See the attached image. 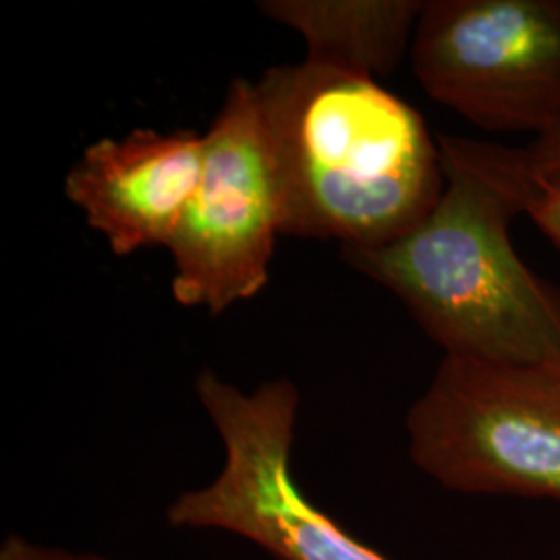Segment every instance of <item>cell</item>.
Wrapping results in <instances>:
<instances>
[{
  "mask_svg": "<svg viewBox=\"0 0 560 560\" xmlns=\"http://www.w3.org/2000/svg\"><path fill=\"white\" fill-rule=\"evenodd\" d=\"M444 194L405 237L342 247L345 261L395 293L444 358L560 374V287L513 247L523 214L511 148L441 136Z\"/></svg>",
  "mask_w": 560,
  "mask_h": 560,
  "instance_id": "1",
  "label": "cell"
},
{
  "mask_svg": "<svg viewBox=\"0 0 560 560\" xmlns=\"http://www.w3.org/2000/svg\"><path fill=\"white\" fill-rule=\"evenodd\" d=\"M282 191V235L381 247L444 194L439 141L381 81L303 59L256 81Z\"/></svg>",
  "mask_w": 560,
  "mask_h": 560,
  "instance_id": "2",
  "label": "cell"
},
{
  "mask_svg": "<svg viewBox=\"0 0 560 560\" xmlns=\"http://www.w3.org/2000/svg\"><path fill=\"white\" fill-rule=\"evenodd\" d=\"M196 395L221 439V471L166 506L173 529L221 532L275 560H393L355 538L301 490L293 444L301 395L289 378L243 390L212 368Z\"/></svg>",
  "mask_w": 560,
  "mask_h": 560,
  "instance_id": "3",
  "label": "cell"
},
{
  "mask_svg": "<svg viewBox=\"0 0 560 560\" xmlns=\"http://www.w3.org/2000/svg\"><path fill=\"white\" fill-rule=\"evenodd\" d=\"M409 459L465 497L560 502V374L442 358L405 418Z\"/></svg>",
  "mask_w": 560,
  "mask_h": 560,
  "instance_id": "4",
  "label": "cell"
},
{
  "mask_svg": "<svg viewBox=\"0 0 560 560\" xmlns=\"http://www.w3.org/2000/svg\"><path fill=\"white\" fill-rule=\"evenodd\" d=\"M282 235V191L256 81L235 78L203 136L194 200L166 249L173 300L221 316L260 295Z\"/></svg>",
  "mask_w": 560,
  "mask_h": 560,
  "instance_id": "5",
  "label": "cell"
},
{
  "mask_svg": "<svg viewBox=\"0 0 560 560\" xmlns=\"http://www.w3.org/2000/svg\"><path fill=\"white\" fill-rule=\"evenodd\" d=\"M409 57L423 92L483 131L560 120V0H425Z\"/></svg>",
  "mask_w": 560,
  "mask_h": 560,
  "instance_id": "6",
  "label": "cell"
},
{
  "mask_svg": "<svg viewBox=\"0 0 560 560\" xmlns=\"http://www.w3.org/2000/svg\"><path fill=\"white\" fill-rule=\"evenodd\" d=\"M203 166V136L150 127L90 143L65 177V196L80 208L119 258L166 247L194 200Z\"/></svg>",
  "mask_w": 560,
  "mask_h": 560,
  "instance_id": "7",
  "label": "cell"
},
{
  "mask_svg": "<svg viewBox=\"0 0 560 560\" xmlns=\"http://www.w3.org/2000/svg\"><path fill=\"white\" fill-rule=\"evenodd\" d=\"M425 0H261L268 20L298 32L307 60L353 75H390L411 48Z\"/></svg>",
  "mask_w": 560,
  "mask_h": 560,
  "instance_id": "8",
  "label": "cell"
},
{
  "mask_svg": "<svg viewBox=\"0 0 560 560\" xmlns=\"http://www.w3.org/2000/svg\"><path fill=\"white\" fill-rule=\"evenodd\" d=\"M513 154L517 159L515 148ZM515 162L521 175L523 214H527L541 233L560 249V183L532 177L523 168L520 159Z\"/></svg>",
  "mask_w": 560,
  "mask_h": 560,
  "instance_id": "9",
  "label": "cell"
},
{
  "mask_svg": "<svg viewBox=\"0 0 560 560\" xmlns=\"http://www.w3.org/2000/svg\"><path fill=\"white\" fill-rule=\"evenodd\" d=\"M523 168L532 177L560 183V120L525 148H515Z\"/></svg>",
  "mask_w": 560,
  "mask_h": 560,
  "instance_id": "10",
  "label": "cell"
},
{
  "mask_svg": "<svg viewBox=\"0 0 560 560\" xmlns=\"http://www.w3.org/2000/svg\"><path fill=\"white\" fill-rule=\"evenodd\" d=\"M0 560H108L90 552H73L59 546L30 540L20 534H9L0 544Z\"/></svg>",
  "mask_w": 560,
  "mask_h": 560,
  "instance_id": "11",
  "label": "cell"
}]
</instances>
